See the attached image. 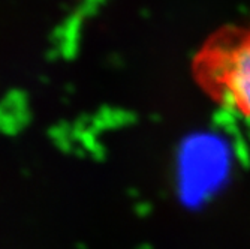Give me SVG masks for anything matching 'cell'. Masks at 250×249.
I'll list each match as a JSON object with an SVG mask.
<instances>
[{"label":"cell","mask_w":250,"mask_h":249,"mask_svg":"<svg viewBox=\"0 0 250 249\" xmlns=\"http://www.w3.org/2000/svg\"><path fill=\"white\" fill-rule=\"evenodd\" d=\"M195 69L204 92L250 122V33L214 44Z\"/></svg>","instance_id":"1"}]
</instances>
